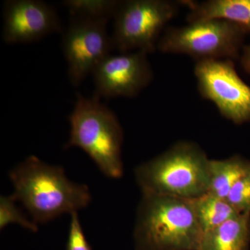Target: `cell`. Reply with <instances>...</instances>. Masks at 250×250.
I'll return each instance as SVG.
<instances>
[{"label": "cell", "instance_id": "cell-14", "mask_svg": "<svg viewBox=\"0 0 250 250\" xmlns=\"http://www.w3.org/2000/svg\"><path fill=\"white\" fill-rule=\"evenodd\" d=\"M192 202L197 221L203 233L240 215L226 199L209 193L192 200Z\"/></svg>", "mask_w": 250, "mask_h": 250}, {"label": "cell", "instance_id": "cell-5", "mask_svg": "<svg viewBox=\"0 0 250 250\" xmlns=\"http://www.w3.org/2000/svg\"><path fill=\"white\" fill-rule=\"evenodd\" d=\"M247 34L234 23L208 20L167 28L158 42L157 49L163 53L186 54L196 61H233L239 57Z\"/></svg>", "mask_w": 250, "mask_h": 250}, {"label": "cell", "instance_id": "cell-12", "mask_svg": "<svg viewBox=\"0 0 250 250\" xmlns=\"http://www.w3.org/2000/svg\"><path fill=\"white\" fill-rule=\"evenodd\" d=\"M250 214H240L202 235L199 250H248Z\"/></svg>", "mask_w": 250, "mask_h": 250}, {"label": "cell", "instance_id": "cell-8", "mask_svg": "<svg viewBox=\"0 0 250 250\" xmlns=\"http://www.w3.org/2000/svg\"><path fill=\"white\" fill-rule=\"evenodd\" d=\"M108 22L71 18L64 31L62 48L67 63V73L72 85L77 86L93 74L113 49Z\"/></svg>", "mask_w": 250, "mask_h": 250}, {"label": "cell", "instance_id": "cell-10", "mask_svg": "<svg viewBox=\"0 0 250 250\" xmlns=\"http://www.w3.org/2000/svg\"><path fill=\"white\" fill-rule=\"evenodd\" d=\"M3 22V39L8 44L35 42L62 29L55 9L39 0L6 1Z\"/></svg>", "mask_w": 250, "mask_h": 250}, {"label": "cell", "instance_id": "cell-17", "mask_svg": "<svg viewBox=\"0 0 250 250\" xmlns=\"http://www.w3.org/2000/svg\"><path fill=\"white\" fill-rule=\"evenodd\" d=\"M226 200L240 214H250V170L237 181Z\"/></svg>", "mask_w": 250, "mask_h": 250}, {"label": "cell", "instance_id": "cell-2", "mask_svg": "<svg viewBox=\"0 0 250 250\" xmlns=\"http://www.w3.org/2000/svg\"><path fill=\"white\" fill-rule=\"evenodd\" d=\"M210 159L196 143L180 141L135 170L143 195L195 200L208 193Z\"/></svg>", "mask_w": 250, "mask_h": 250}, {"label": "cell", "instance_id": "cell-18", "mask_svg": "<svg viewBox=\"0 0 250 250\" xmlns=\"http://www.w3.org/2000/svg\"><path fill=\"white\" fill-rule=\"evenodd\" d=\"M66 250H92L79 220L78 212L70 214Z\"/></svg>", "mask_w": 250, "mask_h": 250}, {"label": "cell", "instance_id": "cell-3", "mask_svg": "<svg viewBox=\"0 0 250 250\" xmlns=\"http://www.w3.org/2000/svg\"><path fill=\"white\" fill-rule=\"evenodd\" d=\"M202 235L192 200L143 195L136 213L135 250H199Z\"/></svg>", "mask_w": 250, "mask_h": 250}, {"label": "cell", "instance_id": "cell-9", "mask_svg": "<svg viewBox=\"0 0 250 250\" xmlns=\"http://www.w3.org/2000/svg\"><path fill=\"white\" fill-rule=\"evenodd\" d=\"M143 51L110 54L94 70L95 91L99 98H133L153 80V71Z\"/></svg>", "mask_w": 250, "mask_h": 250}, {"label": "cell", "instance_id": "cell-19", "mask_svg": "<svg viewBox=\"0 0 250 250\" xmlns=\"http://www.w3.org/2000/svg\"><path fill=\"white\" fill-rule=\"evenodd\" d=\"M241 63L245 71L250 75V43L243 47Z\"/></svg>", "mask_w": 250, "mask_h": 250}, {"label": "cell", "instance_id": "cell-1", "mask_svg": "<svg viewBox=\"0 0 250 250\" xmlns=\"http://www.w3.org/2000/svg\"><path fill=\"white\" fill-rule=\"evenodd\" d=\"M11 196L21 202L36 224H45L65 213L78 212L91 202L85 184L69 180L62 166L50 165L31 155L9 173Z\"/></svg>", "mask_w": 250, "mask_h": 250}, {"label": "cell", "instance_id": "cell-6", "mask_svg": "<svg viewBox=\"0 0 250 250\" xmlns=\"http://www.w3.org/2000/svg\"><path fill=\"white\" fill-rule=\"evenodd\" d=\"M179 4L167 0L121 1L113 18V48L120 52H154L161 33L178 13Z\"/></svg>", "mask_w": 250, "mask_h": 250}, {"label": "cell", "instance_id": "cell-7", "mask_svg": "<svg viewBox=\"0 0 250 250\" xmlns=\"http://www.w3.org/2000/svg\"><path fill=\"white\" fill-rule=\"evenodd\" d=\"M194 74L200 95L222 116L236 125L250 121V86L237 73L233 61H196Z\"/></svg>", "mask_w": 250, "mask_h": 250}, {"label": "cell", "instance_id": "cell-15", "mask_svg": "<svg viewBox=\"0 0 250 250\" xmlns=\"http://www.w3.org/2000/svg\"><path fill=\"white\" fill-rule=\"evenodd\" d=\"M121 1L118 0H65L62 4L72 18L108 22L114 18Z\"/></svg>", "mask_w": 250, "mask_h": 250}, {"label": "cell", "instance_id": "cell-13", "mask_svg": "<svg viewBox=\"0 0 250 250\" xmlns=\"http://www.w3.org/2000/svg\"><path fill=\"white\" fill-rule=\"evenodd\" d=\"M250 170V161L235 155L209 162V187L208 193L226 199L238 179Z\"/></svg>", "mask_w": 250, "mask_h": 250}, {"label": "cell", "instance_id": "cell-11", "mask_svg": "<svg viewBox=\"0 0 250 250\" xmlns=\"http://www.w3.org/2000/svg\"><path fill=\"white\" fill-rule=\"evenodd\" d=\"M188 9V23L223 20L234 23L250 33V0H208L178 1Z\"/></svg>", "mask_w": 250, "mask_h": 250}, {"label": "cell", "instance_id": "cell-16", "mask_svg": "<svg viewBox=\"0 0 250 250\" xmlns=\"http://www.w3.org/2000/svg\"><path fill=\"white\" fill-rule=\"evenodd\" d=\"M14 197H0V229H3L9 224L16 223L33 232H37L38 225L30 220L27 215L16 206Z\"/></svg>", "mask_w": 250, "mask_h": 250}, {"label": "cell", "instance_id": "cell-4", "mask_svg": "<svg viewBox=\"0 0 250 250\" xmlns=\"http://www.w3.org/2000/svg\"><path fill=\"white\" fill-rule=\"evenodd\" d=\"M68 120L70 139L65 147L83 149L106 177L121 178L123 131L116 114L95 95L77 94Z\"/></svg>", "mask_w": 250, "mask_h": 250}]
</instances>
